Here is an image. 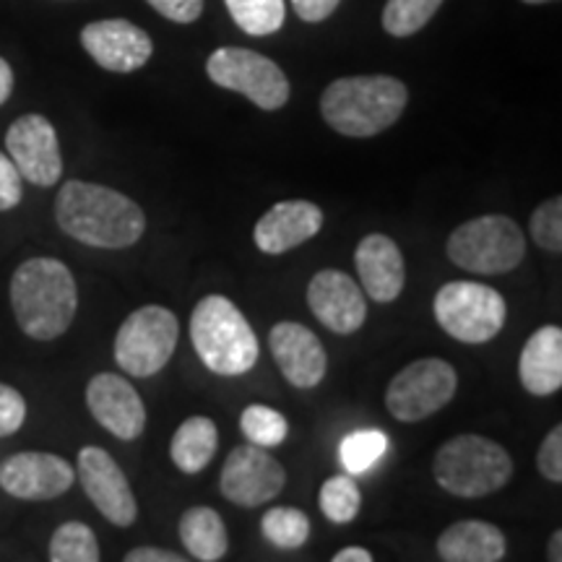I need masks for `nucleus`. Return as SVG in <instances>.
Wrapping results in <instances>:
<instances>
[{
    "label": "nucleus",
    "instance_id": "f257e3e1",
    "mask_svg": "<svg viewBox=\"0 0 562 562\" xmlns=\"http://www.w3.org/2000/svg\"><path fill=\"white\" fill-rule=\"evenodd\" d=\"M55 220L68 237L104 250L131 248L146 232V214L136 201L83 180L63 182L55 199Z\"/></svg>",
    "mask_w": 562,
    "mask_h": 562
},
{
    "label": "nucleus",
    "instance_id": "f03ea898",
    "mask_svg": "<svg viewBox=\"0 0 562 562\" xmlns=\"http://www.w3.org/2000/svg\"><path fill=\"white\" fill-rule=\"evenodd\" d=\"M11 307L30 339H58L70 328L79 307L74 273L58 258H30L11 277Z\"/></svg>",
    "mask_w": 562,
    "mask_h": 562
},
{
    "label": "nucleus",
    "instance_id": "7ed1b4c3",
    "mask_svg": "<svg viewBox=\"0 0 562 562\" xmlns=\"http://www.w3.org/2000/svg\"><path fill=\"white\" fill-rule=\"evenodd\" d=\"M409 89L396 76H344L323 89L321 115L347 138H372L398 123Z\"/></svg>",
    "mask_w": 562,
    "mask_h": 562
},
{
    "label": "nucleus",
    "instance_id": "20e7f679",
    "mask_svg": "<svg viewBox=\"0 0 562 562\" xmlns=\"http://www.w3.org/2000/svg\"><path fill=\"white\" fill-rule=\"evenodd\" d=\"M191 341L199 360L224 378L245 375L258 362V336L224 294H206L191 313Z\"/></svg>",
    "mask_w": 562,
    "mask_h": 562
},
{
    "label": "nucleus",
    "instance_id": "39448f33",
    "mask_svg": "<svg viewBox=\"0 0 562 562\" xmlns=\"http://www.w3.org/2000/svg\"><path fill=\"white\" fill-rule=\"evenodd\" d=\"M432 474L448 495L484 497L510 482L513 459L501 442L467 432L442 442L435 453Z\"/></svg>",
    "mask_w": 562,
    "mask_h": 562
},
{
    "label": "nucleus",
    "instance_id": "423d86ee",
    "mask_svg": "<svg viewBox=\"0 0 562 562\" xmlns=\"http://www.w3.org/2000/svg\"><path fill=\"white\" fill-rule=\"evenodd\" d=\"M448 261L480 277L516 271L526 258L521 227L503 214H484L459 224L446 243Z\"/></svg>",
    "mask_w": 562,
    "mask_h": 562
},
{
    "label": "nucleus",
    "instance_id": "0eeeda50",
    "mask_svg": "<svg viewBox=\"0 0 562 562\" xmlns=\"http://www.w3.org/2000/svg\"><path fill=\"white\" fill-rule=\"evenodd\" d=\"M438 326L461 344H487L503 331L508 305L503 294L480 281H448L432 300Z\"/></svg>",
    "mask_w": 562,
    "mask_h": 562
},
{
    "label": "nucleus",
    "instance_id": "6e6552de",
    "mask_svg": "<svg viewBox=\"0 0 562 562\" xmlns=\"http://www.w3.org/2000/svg\"><path fill=\"white\" fill-rule=\"evenodd\" d=\"M180 323L170 307L144 305L123 321L115 336V362L131 378H151L172 360Z\"/></svg>",
    "mask_w": 562,
    "mask_h": 562
},
{
    "label": "nucleus",
    "instance_id": "1a4fd4ad",
    "mask_svg": "<svg viewBox=\"0 0 562 562\" xmlns=\"http://www.w3.org/2000/svg\"><path fill=\"white\" fill-rule=\"evenodd\" d=\"M209 79L220 89L235 91L258 110L273 112L290 102L292 87L286 74L266 55L248 47H220L206 60Z\"/></svg>",
    "mask_w": 562,
    "mask_h": 562
},
{
    "label": "nucleus",
    "instance_id": "9d476101",
    "mask_svg": "<svg viewBox=\"0 0 562 562\" xmlns=\"http://www.w3.org/2000/svg\"><path fill=\"white\" fill-rule=\"evenodd\" d=\"M459 375L440 357L414 360L393 375L385 389V406L398 422H422L453 402Z\"/></svg>",
    "mask_w": 562,
    "mask_h": 562
},
{
    "label": "nucleus",
    "instance_id": "9b49d317",
    "mask_svg": "<svg viewBox=\"0 0 562 562\" xmlns=\"http://www.w3.org/2000/svg\"><path fill=\"white\" fill-rule=\"evenodd\" d=\"M284 467L261 446H240L227 456L222 467L220 490L232 505L261 508L284 490Z\"/></svg>",
    "mask_w": 562,
    "mask_h": 562
},
{
    "label": "nucleus",
    "instance_id": "f8f14e48",
    "mask_svg": "<svg viewBox=\"0 0 562 562\" xmlns=\"http://www.w3.org/2000/svg\"><path fill=\"white\" fill-rule=\"evenodd\" d=\"M76 474L83 492L94 508L102 513L112 526H131L138 516V503L133 495L128 476L117 467V461L104 451V448L87 446L79 451V463H76Z\"/></svg>",
    "mask_w": 562,
    "mask_h": 562
},
{
    "label": "nucleus",
    "instance_id": "ddd939ff",
    "mask_svg": "<svg viewBox=\"0 0 562 562\" xmlns=\"http://www.w3.org/2000/svg\"><path fill=\"white\" fill-rule=\"evenodd\" d=\"M5 151L21 178L34 182L40 188H50L63 175V157L58 133L45 115L30 112L11 123L5 133Z\"/></svg>",
    "mask_w": 562,
    "mask_h": 562
},
{
    "label": "nucleus",
    "instance_id": "4468645a",
    "mask_svg": "<svg viewBox=\"0 0 562 562\" xmlns=\"http://www.w3.org/2000/svg\"><path fill=\"white\" fill-rule=\"evenodd\" d=\"M81 45L97 66L110 74H133L144 68L154 53V42L128 19L91 21L81 30Z\"/></svg>",
    "mask_w": 562,
    "mask_h": 562
},
{
    "label": "nucleus",
    "instance_id": "2eb2a0df",
    "mask_svg": "<svg viewBox=\"0 0 562 562\" xmlns=\"http://www.w3.org/2000/svg\"><path fill=\"white\" fill-rule=\"evenodd\" d=\"M76 469L55 453L24 451L0 463V487L19 501H53L74 487Z\"/></svg>",
    "mask_w": 562,
    "mask_h": 562
},
{
    "label": "nucleus",
    "instance_id": "dca6fc26",
    "mask_svg": "<svg viewBox=\"0 0 562 562\" xmlns=\"http://www.w3.org/2000/svg\"><path fill=\"white\" fill-rule=\"evenodd\" d=\"M307 307L328 331L349 336L368 321L362 286L339 269H323L307 284Z\"/></svg>",
    "mask_w": 562,
    "mask_h": 562
},
{
    "label": "nucleus",
    "instance_id": "f3484780",
    "mask_svg": "<svg viewBox=\"0 0 562 562\" xmlns=\"http://www.w3.org/2000/svg\"><path fill=\"white\" fill-rule=\"evenodd\" d=\"M87 406L110 435L117 440L131 442L144 435L146 427V406L138 396L136 385L125 381L115 372H100L87 385Z\"/></svg>",
    "mask_w": 562,
    "mask_h": 562
},
{
    "label": "nucleus",
    "instance_id": "a211bd4d",
    "mask_svg": "<svg viewBox=\"0 0 562 562\" xmlns=\"http://www.w3.org/2000/svg\"><path fill=\"white\" fill-rule=\"evenodd\" d=\"M269 347L281 375L294 389H315L323 383L328 370V355L311 328L294 321H281L271 328Z\"/></svg>",
    "mask_w": 562,
    "mask_h": 562
},
{
    "label": "nucleus",
    "instance_id": "6ab92c4d",
    "mask_svg": "<svg viewBox=\"0 0 562 562\" xmlns=\"http://www.w3.org/2000/svg\"><path fill=\"white\" fill-rule=\"evenodd\" d=\"M323 227V209L313 201H281L271 206L252 229L256 248L266 256H284L313 240Z\"/></svg>",
    "mask_w": 562,
    "mask_h": 562
},
{
    "label": "nucleus",
    "instance_id": "aec40b11",
    "mask_svg": "<svg viewBox=\"0 0 562 562\" xmlns=\"http://www.w3.org/2000/svg\"><path fill=\"white\" fill-rule=\"evenodd\" d=\"M355 266L357 277H360L364 286V294L372 302L385 305V302H393L404 292L406 263L402 248L389 235L372 232V235L362 237L355 250Z\"/></svg>",
    "mask_w": 562,
    "mask_h": 562
},
{
    "label": "nucleus",
    "instance_id": "412c9836",
    "mask_svg": "<svg viewBox=\"0 0 562 562\" xmlns=\"http://www.w3.org/2000/svg\"><path fill=\"white\" fill-rule=\"evenodd\" d=\"M518 378L531 396H552L562 389V328L542 326L524 344Z\"/></svg>",
    "mask_w": 562,
    "mask_h": 562
},
{
    "label": "nucleus",
    "instance_id": "4be33fe9",
    "mask_svg": "<svg viewBox=\"0 0 562 562\" xmlns=\"http://www.w3.org/2000/svg\"><path fill=\"white\" fill-rule=\"evenodd\" d=\"M505 552V533L487 521L451 524L438 537V558L446 562H501Z\"/></svg>",
    "mask_w": 562,
    "mask_h": 562
},
{
    "label": "nucleus",
    "instance_id": "5701e85b",
    "mask_svg": "<svg viewBox=\"0 0 562 562\" xmlns=\"http://www.w3.org/2000/svg\"><path fill=\"white\" fill-rule=\"evenodd\" d=\"M216 448H220V430L214 419L209 417H188L175 430L170 442V459L182 474H199L214 461Z\"/></svg>",
    "mask_w": 562,
    "mask_h": 562
},
{
    "label": "nucleus",
    "instance_id": "b1692460",
    "mask_svg": "<svg viewBox=\"0 0 562 562\" xmlns=\"http://www.w3.org/2000/svg\"><path fill=\"white\" fill-rule=\"evenodd\" d=\"M178 533L193 560L216 562L227 554L229 537L222 516L209 505H195L182 513Z\"/></svg>",
    "mask_w": 562,
    "mask_h": 562
},
{
    "label": "nucleus",
    "instance_id": "393cba45",
    "mask_svg": "<svg viewBox=\"0 0 562 562\" xmlns=\"http://www.w3.org/2000/svg\"><path fill=\"white\" fill-rule=\"evenodd\" d=\"M232 21L250 37H269L284 26V0H224Z\"/></svg>",
    "mask_w": 562,
    "mask_h": 562
},
{
    "label": "nucleus",
    "instance_id": "a878e982",
    "mask_svg": "<svg viewBox=\"0 0 562 562\" xmlns=\"http://www.w3.org/2000/svg\"><path fill=\"white\" fill-rule=\"evenodd\" d=\"M261 531L273 547L279 550H300L311 539V518L300 508L290 505H277L266 510L261 518Z\"/></svg>",
    "mask_w": 562,
    "mask_h": 562
},
{
    "label": "nucleus",
    "instance_id": "bb28decb",
    "mask_svg": "<svg viewBox=\"0 0 562 562\" xmlns=\"http://www.w3.org/2000/svg\"><path fill=\"white\" fill-rule=\"evenodd\" d=\"M440 5L442 0H389L381 24L391 37H412L430 24Z\"/></svg>",
    "mask_w": 562,
    "mask_h": 562
},
{
    "label": "nucleus",
    "instance_id": "cd10ccee",
    "mask_svg": "<svg viewBox=\"0 0 562 562\" xmlns=\"http://www.w3.org/2000/svg\"><path fill=\"white\" fill-rule=\"evenodd\" d=\"M318 505L323 516L331 524H349L355 521L357 513L362 508V492L357 487V482L351 480V474L328 476L321 484Z\"/></svg>",
    "mask_w": 562,
    "mask_h": 562
},
{
    "label": "nucleus",
    "instance_id": "c85d7f7f",
    "mask_svg": "<svg viewBox=\"0 0 562 562\" xmlns=\"http://www.w3.org/2000/svg\"><path fill=\"white\" fill-rule=\"evenodd\" d=\"M100 558V542L87 524L66 521L55 529L50 539L53 562H97Z\"/></svg>",
    "mask_w": 562,
    "mask_h": 562
},
{
    "label": "nucleus",
    "instance_id": "c756f323",
    "mask_svg": "<svg viewBox=\"0 0 562 562\" xmlns=\"http://www.w3.org/2000/svg\"><path fill=\"white\" fill-rule=\"evenodd\" d=\"M389 451V435L381 430L349 432L339 446V459L347 474H364Z\"/></svg>",
    "mask_w": 562,
    "mask_h": 562
},
{
    "label": "nucleus",
    "instance_id": "7c9ffc66",
    "mask_svg": "<svg viewBox=\"0 0 562 562\" xmlns=\"http://www.w3.org/2000/svg\"><path fill=\"white\" fill-rule=\"evenodd\" d=\"M240 430L248 442L261 448H277L290 435V422L277 409L266 404H250L240 414Z\"/></svg>",
    "mask_w": 562,
    "mask_h": 562
},
{
    "label": "nucleus",
    "instance_id": "2f4dec72",
    "mask_svg": "<svg viewBox=\"0 0 562 562\" xmlns=\"http://www.w3.org/2000/svg\"><path fill=\"white\" fill-rule=\"evenodd\" d=\"M531 240L539 245V248L547 252H554L560 256L562 252V199L554 195V199H547L533 209L531 220Z\"/></svg>",
    "mask_w": 562,
    "mask_h": 562
},
{
    "label": "nucleus",
    "instance_id": "473e14b6",
    "mask_svg": "<svg viewBox=\"0 0 562 562\" xmlns=\"http://www.w3.org/2000/svg\"><path fill=\"white\" fill-rule=\"evenodd\" d=\"M537 467L547 482H562V427L554 425L542 440L537 453Z\"/></svg>",
    "mask_w": 562,
    "mask_h": 562
},
{
    "label": "nucleus",
    "instance_id": "72a5a7b5",
    "mask_svg": "<svg viewBox=\"0 0 562 562\" xmlns=\"http://www.w3.org/2000/svg\"><path fill=\"white\" fill-rule=\"evenodd\" d=\"M26 419V402L13 385L0 383V438L21 430Z\"/></svg>",
    "mask_w": 562,
    "mask_h": 562
},
{
    "label": "nucleus",
    "instance_id": "f704fd0d",
    "mask_svg": "<svg viewBox=\"0 0 562 562\" xmlns=\"http://www.w3.org/2000/svg\"><path fill=\"white\" fill-rule=\"evenodd\" d=\"M24 199V178L9 154L0 151V211L16 209Z\"/></svg>",
    "mask_w": 562,
    "mask_h": 562
},
{
    "label": "nucleus",
    "instance_id": "c9c22d12",
    "mask_svg": "<svg viewBox=\"0 0 562 562\" xmlns=\"http://www.w3.org/2000/svg\"><path fill=\"white\" fill-rule=\"evenodd\" d=\"M159 16L175 21V24H193L201 19L203 0H146Z\"/></svg>",
    "mask_w": 562,
    "mask_h": 562
},
{
    "label": "nucleus",
    "instance_id": "e433bc0d",
    "mask_svg": "<svg viewBox=\"0 0 562 562\" xmlns=\"http://www.w3.org/2000/svg\"><path fill=\"white\" fill-rule=\"evenodd\" d=\"M341 0H292V9L307 24H321L339 9Z\"/></svg>",
    "mask_w": 562,
    "mask_h": 562
},
{
    "label": "nucleus",
    "instance_id": "4c0bfd02",
    "mask_svg": "<svg viewBox=\"0 0 562 562\" xmlns=\"http://www.w3.org/2000/svg\"><path fill=\"white\" fill-rule=\"evenodd\" d=\"M125 562H186V558L161 547H136L125 554Z\"/></svg>",
    "mask_w": 562,
    "mask_h": 562
},
{
    "label": "nucleus",
    "instance_id": "58836bf2",
    "mask_svg": "<svg viewBox=\"0 0 562 562\" xmlns=\"http://www.w3.org/2000/svg\"><path fill=\"white\" fill-rule=\"evenodd\" d=\"M11 91H13V70L9 66V60L0 58V104L9 102Z\"/></svg>",
    "mask_w": 562,
    "mask_h": 562
},
{
    "label": "nucleus",
    "instance_id": "ea45409f",
    "mask_svg": "<svg viewBox=\"0 0 562 562\" xmlns=\"http://www.w3.org/2000/svg\"><path fill=\"white\" fill-rule=\"evenodd\" d=\"M334 562H372V554L364 547H344L334 554Z\"/></svg>",
    "mask_w": 562,
    "mask_h": 562
},
{
    "label": "nucleus",
    "instance_id": "a19ab883",
    "mask_svg": "<svg viewBox=\"0 0 562 562\" xmlns=\"http://www.w3.org/2000/svg\"><path fill=\"white\" fill-rule=\"evenodd\" d=\"M547 558H550L552 562H560L562 560V531L558 529V531H552V537H550V544H547Z\"/></svg>",
    "mask_w": 562,
    "mask_h": 562
},
{
    "label": "nucleus",
    "instance_id": "79ce46f5",
    "mask_svg": "<svg viewBox=\"0 0 562 562\" xmlns=\"http://www.w3.org/2000/svg\"><path fill=\"white\" fill-rule=\"evenodd\" d=\"M529 5H542V3H558V0H524Z\"/></svg>",
    "mask_w": 562,
    "mask_h": 562
}]
</instances>
